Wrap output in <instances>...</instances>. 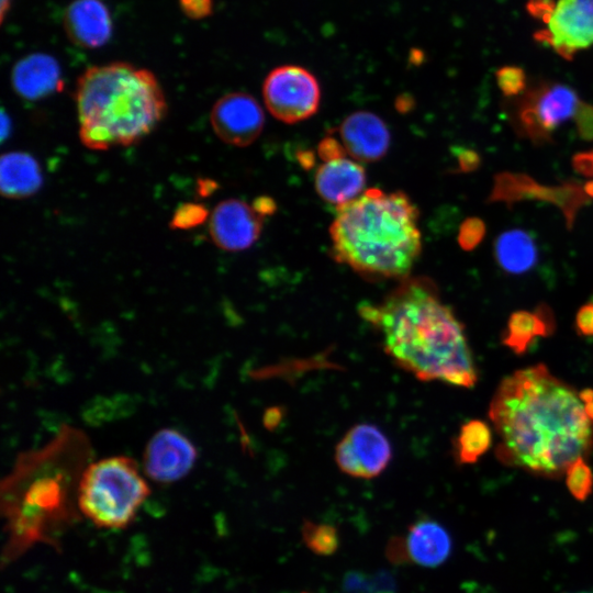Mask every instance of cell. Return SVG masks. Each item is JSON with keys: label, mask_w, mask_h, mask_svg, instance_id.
Wrapping results in <instances>:
<instances>
[{"label": "cell", "mask_w": 593, "mask_h": 593, "mask_svg": "<svg viewBox=\"0 0 593 593\" xmlns=\"http://www.w3.org/2000/svg\"><path fill=\"white\" fill-rule=\"evenodd\" d=\"M555 329L553 312L548 305L540 304L535 311L512 313L502 343L516 355H523L536 338L551 336Z\"/></svg>", "instance_id": "obj_19"}, {"label": "cell", "mask_w": 593, "mask_h": 593, "mask_svg": "<svg viewBox=\"0 0 593 593\" xmlns=\"http://www.w3.org/2000/svg\"><path fill=\"white\" fill-rule=\"evenodd\" d=\"M253 206L264 217L267 215H271L277 208L275 201L269 197H259L255 199L253 202Z\"/></svg>", "instance_id": "obj_38"}, {"label": "cell", "mask_w": 593, "mask_h": 593, "mask_svg": "<svg viewBox=\"0 0 593 593\" xmlns=\"http://www.w3.org/2000/svg\"><path fill=\"white\" fill-rule=\"evenodd\" d=\"M564 474L571 495L578 501H585L593 491V472L584 458L571 463Z\"/></svg>", "instance_id": "obj_24"}, {"label": "cell", "mask_w": 593, "mask_h": 593, "mask_svg": "<svg viewBox=\"0 0 593 593\" xmlns=\"http://www.w3.org/2000/svg\"><path fill=\"white\" fill-rule=\"evenodd\" d=\"M63 477V473L56 472L34 480L25 493L23 510L35 513V510L51 512L58 508L64 499Z\"/></svg>", "instance_id": "obj_22"}, {"label": "cell", "mask_w": 593, "mask_h": 593, "mask_svg": "<svg viewBox=\"0 0 593 593\" xmlns=\"http://www.w3.org/2000/svg\"><path fill=\"white\" fill-rule=\"evenodd\" d=\"M360 316L378 332L385 353L421 381L472 388L478 371L463 324L426 277H406Z\"/></svg>", "instance_id": "obj_2"}, {"label": "cell", "mask_w": 593, "mask_h": 593, "mask_svg": "<svg viewBox=\"0 0 593 593\" xmlns=\"http://www.w3.org/2000/svg\"><path fill=\"white\" fill-rule=\"evenodd\" d=\"M339 135L346 153L363 163L381 159L390 145L387 124L368 111L349 114L339 126Z\"/></svg>", "instance_id": "obj_13"}, {"label": "cell", "mask_w": 593, "mask_h": 593, "mask_svg": "<svg viewBox=\"0 0 593 593\" xmlns=\"http://www.w3.org/2000/svg\"><path fill=\"white\" fill-rule=\"evenodd\" d=\"M268 111L277 120L293 124L314 115L321 102V88L307 69L284 65L272 69L262 85Z\"/></svg>", "instance_id": "obj_6"}, {"label": "cell", "mask_w": 593, "mask_h": 593, "mask_svg": "<svg viewBox=\"0 0 593 593\" xmlns=\"http://www.w3.org/2000/svg\"><path fill=\"white\" fill-rule=\"evenodd\" d=\"M555 0H529L527 9L530 14L546 23L553 10Z\"/></svg>", "instance_id": "obj_35"}, {"label": "cell", "mask_w": 593, "mask_h": 593, "mask_svg": "<svg viewBox=\"0 0 593 593\" xmlns=\"http://www.w3.org/2000/svg\"><path fill=\"white\" fill-rule=\"evenodd\" d=\"M522 122L532 136H545L575 115L580 105L577 92L563 83L539 87L530 94Z\"/></svg>", "instance_id": "obj_12"}, {"label": "cell", "mask_w": 593, "mask_h": 593, "mask_svg": "<svg viewBox=\"0 0 593 593\" xmlns=\"http://www.w3.org/2000/svg\"><path fill=\"white\" fill-rule=\"evenodd\" d=\"M379 593H391V592H379Z\"/></svg>", "instance_id": "obj_43"}, {"label": "cell", "mask_w": 593, "mask_h": 593, "mask_svg": "<svg viewBox=\"0 0 593 593\" xmlns=\"http://www.w3.org/2000/svg\"><path fill=\"white\" fill-rule=\"evenodd\" d=\"M373 593L396 591V581L394 575L388 570H379L371 574Z\"/></svg>", "instance_id": "obj_34"}, {"label": "cell", "mask_w": 593, "mask_h": 593, "mask_svg": "<svg viewBox=\"0 0 593 593\" xmlns=\"http://www.w3.org/2000/svg\"><path fill=\"white\" fill-rule=\"evenodd\" d=\"M365 184L363 167L346 157L325 161L315 174L317 194L336 206L358 198Z\"/></svg>", "instance_id": "obj_16"}, {"label": "cell", "mask_w": 593, "mask_h": 593, "mask_svg": "<svg viewBox=\"0 0 593 593\" xmlns=\"http://www.w3.org/2000/svg\"><path fill=\"white\" fill-rule=\"evenodd\" d=\"M197 456V449L187 436L174 428H163L146 445L144 471L156 482H175L191 471Z\"/></svg>", "instance_id": "obj_10"}, {"label": "cell", "mask_w": 593, "mask_h": 593, "mask_svg": "<svg viewBox=\"0 0 593 593\" xmlns=\"http://www.w3.org/2000/svg\"><path fill=\"white\" fill-rule=\"evenodd\" d=\"M345 153L343 144L331 136L323 138L317 147V154L324 163L345 157Z\"/></svg>", "instance_id": "obj_33"}, {"label": "cell", "mask_w": 593, "mask_h": 593, "mask_svg": "<svg viewBox=\"0 0 593 593\" xmlns=\"http://www.w3.org/2000/svg\"><path fill=\"white\" fill-rule=\"evenodd\" d=\"M535 34L566 59L593 45V0H557L545 23Z\"/></svg>", "instance_id": "obj_7"}, {"label": "cell", "mask_w": 593, "mask_h": 593, "mask_svg": "<svg viewBox=\"0 0 593 593\" xmlns=\"http://www.w3.org/2000/svg\"><path fill=\"white\" fill-rule=\"evenodd\" d=\"M261 216L247 202L238 199L221 201L213 209L208 224L209 235L219 248L240 251L249 248L260 236Z\"/></svg>", "instance_id": "obj_11"}, {"label": "cell", "mask_w": 593, "mask_h": 593, "mask_svg": "<svg viewBox=\"0 0 593 593\" xmlns=\"http://www.w3.org/2000/svg\"><path fill=\"white\" fill-rule=\"evenodd\" d=\"M385 556L395 566L410 563L412 560L409 553L406 538L402 536L391 537L385 547Z\"/></svg>", "instance_id": "obj_29"}, {"label": "cell", "mask_w": 593, "mask_h": 593, "mask_svg": "<svg viewBox=\"0 0 593 593\" xmlns=\"http://www.w3.org/2000/svg\"><path fill=\"white\" fill-rule=\"evenodd\" d=\"M405 538L411 560L423 567L440 566L452 550L448 530L429 518H421L412 524Z\"/></svg>", "instance_id": "obj_17"}, {"label": "cell", "mask_w": 593, "mask_h": 593, "mask_svg": "<svg viewBox=\"0 0 593 593\" xmlns=\"http://www.w3.org/2000/svg\"><path fill=\"white\" fill-rule=\"evenodd\" d=\"M573 165L579 172L593 176V152L582 153L574 157Z\"/></svg>", "instance_id": "obj_37"}, {"label": "cell", "mask_w": 593, "mask_h": 593, "mask_svg": "<svg viewBox=\"0 0 593 593\" xmlns=\"http://www.w3.org/2000/svg\"><path fill=\"white\" fill-rule=\"evenodd\" d=\"M494 257L502 270L511 275H523L538 261V248L533 234L513 228L500 234L494 242Z\"/></svg>", "instance_id": "obj_20"}, {"label": "cell", "mask_w": 593, "mask_h": 593, "mask_svg": "<svg viewBox=\"0 0 593 593\" xmlns=\"http://www.w3.org/2000/svg\"><path fill=\"white\" fill-rule=\"evenodd\" d=\"M210 123L223 143L246 147L261 134L265 114L253 96L237 91L224 94L213 104Z\"/></svg>", "instance_id": "obj_9"}, {"label": "cell", "mask_w": 593, "mask_h": 593, "mask_svg": "<svg viewBox=\"0 0 593 593\" xmlns=\"http://www.w3.org/2000/svg\"><path fill=\"white\" fill-rule=\"evenodd\" d=\"M11 82L14 91L25 100L35 101L46 98L61 89L59 64L48 54L27 55L14 65Z\"/></svg>", "instance_id": "obj_15"}, {"label": "cell", "mask_w": 593, "mask_h": 593, "mask_svg": "<svg viewBox=\"0 0 593 593\" xmlns=\"http://www.w3.org/2000/svg\"><path fill=\"white\" fill-rule=\"evenodd\" d=\"M74 100L79 139L92 150L138 143L167 112L156 76L126 61L87 68L77 79Z\"/></svg>", "instance_id": "obj_4"}, {"label": "cell", "mask_w": 593, "mask_h": 593, "mask_svg": "<svg viewBox=\"0 0 593 593\" xmlns=\"http://www.w3.org/2000/svg\"><path fill=\"white\" fill-rule=\"evenodd\" d=\"M586 189L590 194H593V181L586 184Z\"/></svg>", "instance_id": "obj_41"}, {"label": "cell", "mask_w": 593, "mask_h": 593, "mask_svg": "<svg viewBox=\"0 0 593 593\" xmlns=\"http://www.w3.org/2000/svg\"><path fill=\"white\" fill-rule=\"evenodd\" d=\"M575 593H593V591H583V592H575Z\"/></svg>", "instance_id": "obj_42"}, {"label": "cell", "mask_w": 593, "mask_h": 593, "mask_svg": "<svg viewBox=\"0 0 593 593\" xmlns=\"http://www.w3.org/2000/svg\"><path fill=\"white\" fill-rule=\"evenodd\" d=\"M182 13L192 20H202L213 12V0H179Z\"/></svg>", "instance_id": "obj_30"}, {"label": "cell", "mask_w": 593, "mask_h": 593, "mask_svg": "<svg viewBox=\"0 0 593 593\" xmlns=\"http://www.w3.org/2000/svg\"><path fill=\"white\" fill-rule=\"evenodd\" d=\"M343 591L345 593H373L371 574L351 570L344 575Z\"/></svg>", "instance_id": "obj_28"}, {"label": "cell", "mask_w": 593, "mask_h": 593, "mask_svg": "<svg viewBox=\"0 0 593 593\" xmlns=\"http://www.w3.org/2000/svg\"><path fill=\"white\" fill-rule=\"evenodd\" d=\"M418 210L402 191L378 188L337 206L329 227L334 258L368 279L409 277L422 251Z\"/></svg>", "instance_id": "obj_3"}, {"label": "cell", "mask_w": 593, "mask_h": 593, "mask_svg": "<svg viewBox=\"0 0 593 593\" xmlns=\"http://www.w3.org/2000/svg\"><path fill=\"white\" fill-rule=\"evenodd\" d=\"M1 8H0V21L1 23L4 22L5 15L8 14L11 5V0H1Z\"/></svg>", "instance_id": "obj_40"}, {"label": "cell", "mask_w": 593, "mask_h": 593, "mask_svg": "<svg viewBox=\"0 0 593 593\" xmlns=\"http://www.w3.org/2000/svg\"><path fill=\"white\" fill-rule=\"evenodd\" d=\"M492 444L491 428L485 422L472 419L463 424L456 438L455 455L459 463L475 462Z\"/></svg>", "instance_id": "obj_21"}, {"label": "cell", "mask_w": 593, "mask_h": 593, "mask_svg": "<svg viewBox=\"0 0 593 593\" xmlns=\"http://www.w3.org/2000/svg\"><path fill=\"white\" fill-rule=\"evenodd\" d=\"M457 154L459 166L462 171H472L479 167L481 160L474 150L468 148H458Z\"/></svg>", "instance_id": "obj_36"}, {"label": "cell", "mask_w": 593, "mask_h": 593, "mask_svg": "<svg viewBox=\"0 0 593 593\" xmlns=\"http://www.w3.org/2000/svg\"><path fill=\"white\" fill-rule=\"evenodd\" d=\"M302 593H307V592H302Z\"/></svg>", "instance_id": "obj_44"}, {"label": "cell", "mask_w": 593, "mask_h": 593, "mask_svg": "<svg viewBox=\"0 0 593 593\" xmlns=\"http://www.w3.org/2000/svg\"><path fill=\"white\" fill-rule=\"evenodd\" d=\"M575 329L581 336H593V302H589L579 309L575 315Z\"/></svg>", "instance_id": "obj_32"}, {"label": "cell", "mask_w": 593, "mask_h": 593, "mask_svg": "<svg viewBox=\"0 0 593 593\" xmlns=\"http://www.w3.org/2000/svg\"><path fill=\"white\" fill-rule=\"evenodd\" d=\"M392 458L387 436L374 425L353 426L335 448L338 468L354 478L372 479L381 474Z\"/></svg>", "instance_id": "obj_8"}, {"label": "cell", "mask_w": 593, "mask_h": 593, "mask_svg": "<svg viewBox=\"0 0 593 593\" xmlns=\"http://www.w3.org/2000/svg\"><path fill=\"white\" fill-rule=\"evenodd\" d=\"M574 116L580 136L593 139V107L581 102Z\"/></svg>", "instance_id": "obj_31"}, {"label": "cell", "mask_w": 593, "mask_h": 593, "mask_svg": "<svg viewBox=\"0 0 593 593\" xmlns=\"http://www.w3.org/2000/svg\"><path fill=\"white\" fill-rule=\"evenodd\" d=\"M43 183L37 160L27 153L10 152L1 157L0 188L8 199H24L35 194Z\"/></svg>", "instance_id": "obj_18"}, {"label": "cell", "mask_w": 593, "mask_h": 593, "mask_svg": "<svg viewBox=\"0 0 593 593\" xmlns=\"http://www.w3.org/2000/svg\"><path fill=\"white\" fill-rule=\"evenodd\" d=\"M496 82L504 96L521 93L526 87L525 71L517 66H504L496 74Z\"/></svg>", "instance_id": "obj_25"}, {"label": "cell", "mask_w": 593, "mask_h": 593, "mask_svg": "<svg viewBox=\"0 0 593 593\" xmlns=\"http://www.w3.org/2000/svg\"><path fill=\"white\" fill-rule=\"evenodd\" d=\"M63 26L71 43L93 49L109 42L113 21L101 0H74L64 12Z\"/></svg>", "instance_id": "obj_14"}, {"label": "cell", "mask_w": 593, "mask_h": 593, "mask_svg": "<svg viewBox=\"0 0 593 593\" xmlns=\"http://www.w3.org/2000/svg\"><path fill=\"white\" fill-rule=\"evenodd\" d=\"M489 416L500 439L497 459L535 475L559 478L593 448V425L579 392L541 363L504 378Z\"/></svg>", "instance_id": "obj_1"}, {"label": "cell", "mask_w": 593, "mask_h": 593, "mask_svg": "<svg viewBox=\"0 0 593 593\" xmlns=\"http://www.w3.org/2000/svg\"><path fill=\"white\" fill-rule=\"evenodd\" d=\"M149 495L147 482L136 462L113 456L90 463L78 484L81 513L103 528H124L134 519Z\"/></svg>", "instance_id": "obj_5"}, {"label": "cell", "mask_w": 593, "mask_h": 593, "mask_svg": "<svg viewBox=\"0 0 593 593\" xmlns=\"http://www.w3.org/2000/svg\"><path fill=\"white\" fill-rule=\"evenodd\" d=\"M206 215L202 205L184 204L176 211L170 224L176 228H190L203 222Z\"/></svg>", "instance_id": "obj_27"}, {"label": "cell", "mask_w": 593, "mask_h": 593, "mask_svg": "<svg viewBox=\"0 0 593 593\" xmlns=\"http://www.w3.org/2000/svg\"><path fill=\"white\" fill-rule=\"evenodd\" d=\"M579 396L584 404V412L589 419L593 422V390L584 389L579 392Z\"/></svg>", "instance_id": "obj_39"}, {"label": "cell", "mask_w": 593, "mask_h": 593, "mask_svg": "<svg viewBox=\"0 0 593 593\" xmlns=\"http://www.w3.org/2000/svg\"><path fill=\"white\" fill-rule=\"evenodd\" d=\"M484 235V222L478 217H469L460 226L458 243L462 249L472 250L482 242Z\"/></svg>", "instance_id": "obj_26"}, {"label": "cell", "mask_w": 593, "mask_h": 593, "mask_svg": "<svg viewBox=\"0 0 593 593\" xmlns=\"http://www.w3.org/2000/svg\"><path fill=\"white\" fill-rule=\"evenodd\" d=\"M302 539L311 551L318 556H331L339 547V535L335 526L305 521L301 528Z\"/></svg>", "instance_id": "obj_23"}]
</instances>
